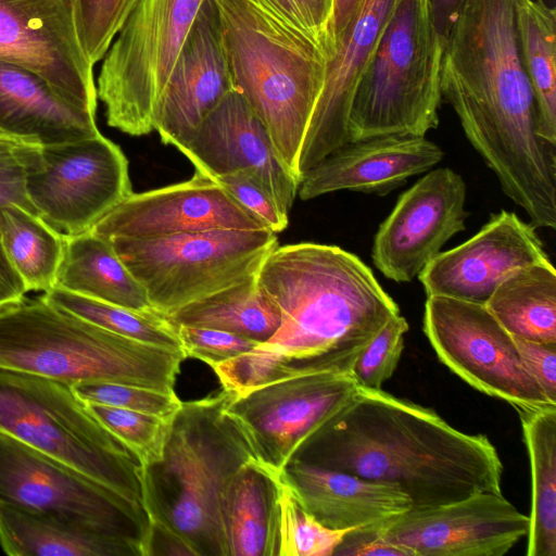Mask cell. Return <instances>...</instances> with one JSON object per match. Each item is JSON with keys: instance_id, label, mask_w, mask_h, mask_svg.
<instances>
[{"instance_id": "6da1fadb", "label": "cell", "mask_w": 556, "mask_h": 556, "mask_svg": "<svg viewBox=\"0 0 556 556\" xmlns=\"http://www.w3.org/2000/svg\"><path fill=\"white\" fill-rule=\"evenodd\" d=\"M280 312L267 341L212 366L236 395L317 372H351L372 338L400 308L371 269L337 245L276 247L256 274Z\"/></svg>"}, {"instance_id": "7a4b0ae2", "label": "cell", "mask_w": 556, "mask_h": 556, "mask_svg": "<svg viewBox=\"0 0 556 556\" xmlns=\"http://www.w3.org/2000/svg\"><path fill=\"white\" fill-rule=\"evenodd\" d=\"M442 99L502 190L535 228H556V146L542 139L514 0H465L447 35Z\"/></svg>"}, {"instance_id": "3957f363", "label": "cell", "mask_w": 556, "mask_h": 556, "mask_svg": "<svg viewBox=\"0 0 556 556\" xmlns=\"http://www.w3.org/2000/svg\"><path fill=\"white\" fill-rule=\"evenodd\" d=\"M291 459L394 485L412 507L502 493L503 464L486 435L462 432L434 410L382 390L357 387Z\"/></svg>"}, {"instance_id": "277c9868", "label": "cell", "mask_w": 556, "mask_h": 556, "mask_svg": "<svg viewBox=\"0 0 556 556\" xmlns=\"http://www.w3.org/2000/svg\"><path fill=\"white\" fill-rule=\"evenodd\" d=\"M231 394L223 389L181 402L162 458L141 469L143 506L151 522L176 535L193 556H228L224 493L242 466L258 460L244 431L226 412Z\"/></svg>"}, {"instance_id": "5b68a950", "label": "cell", "mask_w": 556, "mask_h": 556, "mask_svg": "<svg viewBox=\"0 0 556 556\" xmlns=\"http://www.w3.org/2000/svg\"><path fill=\"white\" fill-rule=\"evenodd\" d=\"M233 88L261 121L289 173L323 90L327 58L306 36L250 0H216Z\"/></svg>"}, {"instance_id": "8992f818", "label": "cell", "mask_w": 556, "mask_h": 556, "mask_svg": "<svg viewBox=\"0 0 556 556\" xmlns=\"http://www.w3.org/2000/svg\"><path fill=\"white\" fill-rule=\"evenodd\" d=\"M184 351L108 331L41 296L0 307V369L68 386L114 382L175 392Z\"/></svg>"}, {"instance_id": "52a82bcc", "label": "cell", "mask_w": 556, "mask_h": 556, "mask_svg": "<svg viewBox=\"0 0 556 556\" xmlns=\"http://www.w3.org/2000/svg\"><path fill=\"white\" fill-rule=\"evenodd\" d=\"M444 46L429 0H400L356 85L349 142L438 127Z\"/></svg>"}, {"instance_id": "ba28073f", "label": "cell", "mask_w": 556, "mask_h": 556, "mask_svg": "<svg viewBox=\"0 0 556 556\" xmlns=\"http://www.w3.org/2000/svg\"><path fill=\"white\" fill-rule=\"evenodd\" d=\"M0 433L143 506L141 464L71 386L0 369Z\"/></svg>"}, {"instance_id": "9c48e42d", "label": "cell", "mask_w": 556, "mask_h": 556, "mask_svg": "<svg viewBox=\"0 0 556 556\" xmlns=\"http://www.w3.org/2000/svg\"><path fill=\"white\" fill-rule=\"evenodd\" d=\"M105 240L165 317L255 276L278 247L276 233L268 229Z\"/></svg>"}, {"instance_id": "30bf717a", "label": "cell", "mask_w": 556, "mask_h": 556, "mask_svg": "<svg viewBox=\"0 0 556 556\" xmlns=\"http://www.w3.org/2000/svg\"><path fill=\"white\" fill-rule=\"evenodd\" d=\"M203 0H139L106 51L97 81L109 126L148 135L154 108Z\"/></svg>"}, {"instance_id": "8fae6325", "label": "cell", "mask_w": 556, "mask_h": 556, "mask_svg": "<svg viewBox=\"0 0 556 556\" xmlns=\"http://www.w3.org/2000/svg\"><path fill=\"white\" fill-rule=\"evenodd\" d=\"M0 502L127 542L147 556L151 520L144 507L3 433Z\"/></svg>"}, {"instance_id": "7c38bea8", "label": "cell", "mask_w": 556, "mask_h": 556, "mask_svg": "<svg viewBox=\"0 0 556 556\" xmlns=\"http://www.w3.org/2000/svg\"><path fill=\"white\" fill-rule=\"evenodd\" d=\"M26 192L35 213L53 229L79 235L132 193L128 162L121 148L101 134L74 142L33 143Z\"/></svg>"}, {"instance_id": "4fadbf2b", "label": "cell", "mask_w": 556, "mask_h": 556, "mask_svg": "<svg viewBox=\"0 0 556 556\" xmlns=\"http://www.w3.org/2000/svg\"><path fill=\"white\" fill-rule=\"evenodd\" d=\"M424 332L439 359L478 391L516 410L556 405L526 371L513 336L485 305L430 295Z\"/></svg>"}, {"instance_id": "5bb4252c", "label": "cell", "mask_w": 556, "mask_h": 556, "mask_svg": "<svg viewBox=\"0 0 556 556\" xmlns=\"http://www.w3.org/2000/svg\"><path fill=\"white\" fill-rule=\"evenodd\" d=\"M357 388L351 372H317L231 394L226 412L257 459L281 475L301 443L337 413Z\"/></svg>"}, {"instance_id": "9a60e30c", "label": "cell", "mask_w": 556, "mask_h": 556, "mask_svg": "<svg viewBox=\"0 0 556 556\" xmlns=\"http://www.w3.org/2000/svg\"><path fill=\"white\" fill-rule=\"evenodd\" d=\"M407 556H503L527 535L529 516L502 493L412 507L368 526Z\"/></svg>"}, {"instance_id": "2e32d148", "label": "cell", "mask_w": 556, "mask_h": 556, "mask_svg": "<svg viewBox=\"0 0 556 556\" xmlns=\"http://www.w3.org/2000/svg\"><path fill=\"white\" fill-rule=\"evenodd\" d=\"M0 61L36 73L64 100L96 114L93 65L77 37L73 0H0Z\"/></svg>"}, {"instance_id": "e0dca14e", "label": "cell", "mask_w": 556, "mask_h": 556, "mask_svg": "<svg viewBox=\"0 0 556 556\" xmlns=\"http://www.w3.org/2000/svg\"><path fill=\"white\" fill-rule=\"evenodd\" d=\"M466 184L451 168L430 169L403 192L380 224L372 244L375 267L388 279L409 282L441 248L464 231Z\"/></svg>"}, {"instance_id": "ac0fdd59", "label": "cell", "mask_w": 556, "mask_h": 556, "mask_svg": "<svg viewBox=\"0 0 556 556\" xmlns=\"http://www.w3.org/2000/svg\"><path fill=\"white\" fill-rule=\"evenodd\" d=\"M535 227L502 210L471 238L440 252L418 275L427 296L485 304L518 270L551 261Z\"/></svg>"}, {"instance_id": "d6986e66", "label": "cell", "mask_w": 556, "mask_h": 556, "mask_svg": "<svg viewBox=\"0 0 556 556\" xmlns=\"http://www.w3.org/2000/svg\"><path fill=\"white\" fill-rule=\"evenodd\" d=\"M218 229L268 228L215 180L195 170L189 180L132 192L91 231L103 239H135Z\"/></svg>"}, {"instance_id": "ffe728a7", "label": "cell", "mask_w": 556, "mask_h": 556, "mask_svg": "<svg viewBox=\"0 0 556 556\" xmlns=\"http://www.w3.org/2000/svg\"><path fill=\"white\" fill-rule=\"evenodd\" d=\"M233 89L217 2L203 0L157 98L154 130L176 148Z\"/></svg>"}, {"instance_id": "44dd1931", "label": "cell", "mask_w": 556, "mask_h": 556, "mask_svg": "<svg viewBox=\"0 0 556 556\" xmlns=\"http://www.w3.org/2000/svg\"><path fill=\"white\" fill-rule=\"evenodd\" d=\"M176 148L212 179L237 170L253 173L289 214L300 181L280 162L265 127L236 89Z\"/></svg>"}, {"instance_id": "7402d4cb", "label": "cell", "mask_w": 556, "mask_h": 556, "mask_svg": "<svg viewBox=\"0 0 556 556\" xmlns=\"http://www.w3.org/2000/svg\"><path fill=\"white\" fill-rule=\"evenodd\" d=\"M399 2L364 0L337 42L301 148V179L320 160L349 142L348 119L356 85Z\"/></svg>"}, {"instance_id": "603a6c76", "label": "cell", "mask_w": 556, "mask_h": 556, "mask_svg": "<svg viewBox=\"0 0 556 556\" xmlns=\"http://www.w3.org/2000/svg\"><path fill=\"white\" fill-rule=\"evenodd\" d=\"M442 149L426 137L381 136L351 141L329 153L299 185L301 200L340 190L384 195L409 177L442 161Z\"/></svg>"}, {"instance_id": "cb8c5ba5", "label": "cell", "mask_w": 556, "mask_h": 556, "mask_svg": "<svg viewBox=\"0 0 556 556\" xmlns=\"http://www.w3.org/2000/svg\"><path fill=\"white\" fill-rule=\"evenodd\" d=\"M299 504L332 529L367 527L412 508L394 485L291 459L281 471Z\"/></svg>"}, {"instance_id": "d4e9b609", "label": "cell", "mask_w": 556, "mask_h": 556, "mask_svg": "<svg viewBox=\"0 0 556 556\" xmlns=\"http://www.w3.org/2000/svg\"><path fill=\"white\" fill-rule=\"evenodd\" d=\"M0 132L39 146L101 134L96 114L64 100L36 73L4 61H0Z\"/></svg>"}, {"instance_id": "484cf974", "label": "cell", "mask_w": 556, "mask_h": 556, "mask_svg": "<svg viewBox=\"0 0 556 556\" xmlns=\"http://www.w3.org/2000/svg\"><path fill=\"white\" fill-rule=\"evenodd\" d=\"M281 475L258 460L242 466L223 497L228 556H275Z\"/></svg>"}, {"instance_id": "4316f807", "label": "cell", "mask_w": 556, "mask_h": 556, "mask_svg": "<svg viewBox=\"0 0 556 556\" xmlns=\"http://www.w3.org/2000/svg\"><path fill=\"white\" fill-rule=\"evenodd\" d=\"M54 287L140 312H156L111 243L91 230L64 236Z\"/></svg>"}, {"instance_id": "83f0119b", "label": "cell", "mask_w": 556, "mask_h": 556, "mask_svg": "<svg viewBox=\"0 0 556 556\" xmlns=\"http://www.w3.org/2000/svg\"><path fill=\"white\" fill-rule=\"evenodd\" d=\"M0 545L10 556H142L127 542L2 502Z\"/></svg>"}, {"instance_id": "f1b7e54d", "label": "cell", "mask_w": 556, "mask_h": 556, "mask_svg": "<svg viewBox=\"0 0 556 556\" xmlns=\"http://www.w3.org/2000/svg\"><path fill=\"white\" fill-rule=\"evenodd\" d=\"M517 413L531 470L527 556H556V405Z\"/></svg>"}, {"instance_id": "f546056e", "label": "cell", "mask_w": 556, "mask_h": 556, "mask_svg": "<svg viewBox=\"0 0 556 556\" xmlns=\"http://www.w3.org/2000/svg\"><path fill=\"white\" fill-rule=\"evenodd\" d=\"M515 29L530 83L539 136L556 146V12L544 1L514 0Z\"/></svg>"}, {"instance_id": "4dcf8cb0", "label": "cell", "mask_w": 556, "mask_h": 556, "mask_svg": "<svg viewBox=\"0 0 556 556\" xmlns=\"http://www.w3.org/2000/svg\"><path fill=\"white\" fill-rule=\"evenodd\" d=\"M484 305L513 337L556 343V270L551 261L511 275Z\"/></svg>"}, {"instance_id": "1f68e13d", "label": "cell", "mask_w": 556, "mask_h": 556, "mask_svg": "<svg viewBox=\"0 0 556 556\" xmlns=\"http://www.w3.org/2000/svg\"><path fill=\"white\" fill-rule=\"evenodd\" d=\"M176 327H202L229 331L263 343L280 326V312L261 289L256 275L190 303L166 316Z\"/></svg>"}, {"instance_id": "d6a6232c", "label": "cell", "mask_w": 556, "mask_h": 556, "mask_svg": "<svg viewBox=\"0 0 556 556\" xmlns=\"http://www.w3.org/2000/svg\"><path fill=\"white\" fill-rule=\"evenodd\" d=\"M0 231L7 255L27 292L53 288L63 256L64 235L17 205L0 207Z\"/></svg>"}, {"instance_id": "836d02e7", "label": "cell", "mask_w": 556, "mask_h": 556, "mask_svg": "<svg viewBox=\"0 0 556 556\" xmlns=\"http://www.w3.org/2000/svg\"><path fill=\"white\" fill-rule=\"evenodd\" d=\"M48 303L118 336L170 350H181L177 327L156 312H140L53 287Z\"/></svg>"}, {"instance_id": "e575fe53", "label": "cell", "mask_w": 556, "mask_h": 556, "mask_svg": "<svg viewBox=\"0 0 556 556\" xmlns=\"http://www.w3.org/2000/svg\"><path fill=\"white\" fill-rule=\"evenodd\" d=\"M352 529L324 526L303 509L281 478L275 556H331Z\"/></svg>"}, {"instance_id": "d590c367", "label": "cell", "mask_w": 556, "mask_h": 556, "mask_svg": "<svg viewBox=\"0 0 556 556\" xmlns=\"http://www.w3.org/2000/svg\"><path fill=\"white\" fill-rule=\"evenodd\" d=\"M91 414L138 458L141 467L157 463L172 420L130 409L86 403Z\"/></svg>"}, {"instance_id": "8d00e7d4", "label": "cell", "mask_w": 556, "mask_h": 556, "mask_svg": "<svg viewBox=\"0 0 556 556\" xmlns=\"http://www.w3.org/2000/svg\"><path fill=\"white\" fill-rule=\"evenodd\" d=\"M138 1L73 0L77 37L92 65L104 58Z\"/></svg>"}, {"instance_id": "74e56055", "label": "cell", "mask_w": 556, "mask_h": 556, "mask_svg": "<svg viewBox=\"0 0 556 556\" xmlns=\"http://www.w3.org/2000/svg\"><path fill=\"white\" fill-rule=\"evenodd\" d=\"M84 403H97L172 420L181 402L175 392L114 382H83L71 386Z\"/></svg>"}, {"instance_id": "f35d334b", "label": "cell", "mask_w": 556, "mask_h": 556, "mask_svg": "<svg viewBox=\"0 0 556 556\" xmlns=\"http://www.w3.org/2000/svg\"><path fill=\"white\" fill-rule=\"evenodd\" d=\"M408 328L407 320L397 314L379 330L351 369L357 387L381 390L382 384L392 377L397 367Z\"/></svg>"}, {"instance_id": "ab89813d", "label": "cell", "mask_w": 556, "mask_h": 556, "mask_svg": "<svg viewBox=\"0 0 556 556\" xmlns=\"http://www.w3.org/2000/svg\"><path fill=\"white\" fill-rule=\"evenodd\" d=\"M316 43L329 60L336 51L331 33L333 0H250Z\"/></svg>"}, {"instance_id": "60d3db41", "label": "cell", "mask_w": 556, "mask_h": 556, "mask_svg": "<svg viewBox=\"0 0 556 556\" xmlns=\"http://www.w3.org/2000/svg\"><path fill=\"white\" fill-rule=\"evenodd\" d=\"M213 180L269 230L277 233L287 228L288 215L280 211L269 191L253 173L237 170Z\"/></svg>"}, {"instance_id": "b9f144b4", "label": "cell", "mask_w": 556, "mask_h": 556, "mask_svg": "<svg viewBox=\"0 0 556 556\" xmlns=\"http://www.w3.org/2000/svg\"><path fill=\"white\" fill-rule=\"evenodd\" d=\"M177 330L186 357L200 359L208 366L233 358L260 344L256 340L219 329L178 326Z\"/></svg>"}, {"instance_id": "7bdbcfd3", "label": "cell", "mask_w": 556, "mask_h": 556, "mask_svg": "<svg viewBox=\"0 0 556 556\" xmlns=\"http://www.w3.org/2000/svg\"><path fill=\"white\" fill-rule=\"evenodd\" d=\"M31 144L0 132V207L17 205L35 213L26 192V164Z\"/></svg>"}, {"instance_id": "ee69618b", "label": "cell", "mask_w": 556, "mask_h": 556, "mask_svg": "<svg viewBox=\"0 0 556 556\" xmlns=\"http://www.w3.org/2000/svg\"><path fill=\"white\" fill-rule=\"evenodd\" d=\"M513 338L526 371L548 401L556 404V343Z\"/></svg>"}, {"instance_id": "f6af8a7d", "label": "cell", "mask_w": 556, "mask_h": 556, "mask_svg": "<svg viewBox=\"0 0 556 556\" xmlns=\"http://www.w3.org/2000/svg\"><path fill=\"white\" fill-rule=\"evenodd\" d=\"M334 555L407 556L403 548L383 540L368 526L349 531L345 534L342 543L336 549Z\"/></svg>"}, {"instance_id": "bcb514c9", "label": "cell", "mask_w": 556, "mask_h": 556, "mask_svg": "<svg viewBox=\"0 0 556 556\" xmlns=\"http://www.w3.org/2000/svg\"><path fill=\"white\" fill-rule=\"evenodd\" d=\"M26 293L23 280L7 255L0 231V307L22 300Z\"/></svg>"}, {"instance_id": "7dc6e473", "label": "cell", "mask_w": 556, "mask_h": 556, "mask_svg": "<svg viewBox=\"0 0 556 556\" xmlns=\"http://www.w3.org/2000/svg\"><path fill=\"white\" fill-rule=\"evenodd\" d=\"M465 0H429L432 18L440 36L446 40Z\"/></svg>"}, {"instance_id": "c3c4849f", "label": "cell", "mask_w": 556, "mask_h": 556, "mask_svg": "<svg viewBox=\"0 0 556 556\" xmlns=\"http://www.w3.org/2000/svg\"><path fill=\"white\" fill-rule=\"evenodd\" d=\"M363 2L364 0H333L331 33L336 46L361 10Z\"/></svg>"}, {"instance_id": "681fc988", "label": "cell", "mask_w": 556, "mask_h": 556, "mask_svg": "<svg viewBox=\"0 0 556 556\" xmlns=\"http://www.w3.org/2000/svg\"><path fill=\"white\" fill-rule=\"evenodd\" d=\"M539 1H544L545 2V0H539Z\"/></svg>"}]
</instances>
